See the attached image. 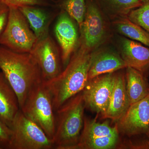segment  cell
I'll return each instance as SVG.
<instances>
[{
  "instance_id": "cell-1",
  "label": "cell",
  "mask_w": 149,
  "mask_h": 149,
  "mask_svg": "<svg viewBox=\"0 0 149 149\" xmlns=\"http://www.w3.org/2000/svg\"><path fill=\"white\" fill-rule=\"evenodd\" d=\"M92 53L79 45L64 69L54 79L44 81L52 96L55 112L87 85Z\"/></svg>"
},
{
  "instance_id": "cell-2",
  "label": "cell",
  "mask_w": 149,
  "mask_h": 149,
  "mask_svg": "<svg viewBox=\"0 0 149 149\" xmlns=\"http://www.w3.org/2000/svg\"><path fill=\"white\" fill-rule=\"evenodd\" d=\"M0 69L16 93L21 109L31 89L43 81L40 67L30 53L15 52L1 45Z\"/></svg>"
},
{
  "instance_id": "cell-3",
  "label": "cell",
  "mask_w": 149,
  "mask_h": 149,
  "mask_svg": "<svg viewBox=\"0 0 149 149\" xmlns=\"http://www.w3.org/2000/svg\"><path fill=\"white\" fill-rule=\"evenodd\" d=\"M85 107L82 92L56 111V128L53 139L57 149H73L78 143L84 123Z\"/></svg>"
},
{
  "instance_id": "cell-4",
  "label": "cell",
  "mask_w": 149,
  "mask_h": 149,
  "mask_svg": "<svg viewBox=\"0 0 149 149\" xmlns=\"http://www.w3.org/2000/svg\"><path fill=\"white\" fill-rule=\"evenodd\" d=\"M20 109L25 116L39 125L49 138L53 139L56 116L52 96L43 80L31 89Z\"/></svg>"
},
{
  "instance_id": "cell-5",
  "label": "cell",
  "mask_w": 149,
  "mask_h": 149,
  "mask_svg": "<svg viewBox=\"0 0 149 149\" xmlns=\"http://www.w3.org/2000/svg\"><path fill=\"white\" fill-rule=\"evenodd\" d=\"M8 149H50L54 148L52 139L40 126L24 115L21 109L15 116L10 128Z\"/></svg>"
},
{
  "instance_id": "cell-6",
  "label": "cell",
  "mask_w": 149,
  "mask_h": 149,
  "mask_svg": "<svg viewBox=\"0 0 149 149\" xmlns=\"http://www.w3.org/2000/svg\"><path fill=\"white\" fill-rule=\"evenodd\" d=\"M37 41L28 21L18 7H9L8 21L0 45L19 53H30Z\"/></svg>"
},
{
  "instance_id": "cell-7",
  "label": "cell",
  "mask_w": 149,
  "mask_h": 149,
  "mask_svg": "<svg viewBox=\"0 0 149 149\" xmlns=\"http://www.w3.org/2000/svg\"><path fill=\"white\" fill-rule=\"evenodd\" d=\"M85 18L80 30L79 45L93 52L106 41L109 27L104 14L93 0H86Z\"/></svg>"
},
{
  "instance_id": "cell-8",
  "label": "cell",
  "mask_w": 149,
  "mask_h": 149,
  "mask_svg": "<svg viewBox=\"0 0 149 149\" xmlns=\"http://www.w3.org/2000/svg\"><path fill=\"white\" fill-rule=\"evenodd\" d=\"M117 123L113 126L108 120L103 123L84 118L79 141L73 149H111L116 147L119 140Z\"/></svg>"
},
{
  "instance_id": "cell-9",
  "label": "cell",
  "mask_w": 149,
  "mask_h": 149,
  "mask_svg": "<svg viewBox=\"0 0 149 149\" xmlns=\"http://www.w3.org/2000/svg\"><path fill=\"white\" fill-rule=\"evenodd\" d=\"M115 72L101 74L88 80L82 91L85 107L102 116L104 114L112 93Z\"/></svg>"
},
{
  "instance_id": "cell-10",
  "label": "cell",
  "mask_w": 149,
  "mask_h": 149,
  "mask_svg": "<svg viewBox=\"0 0 149 149\" xmlns=\"http://www.w3.org/2000/svg\"><path fill=\"white\" fill-rule=\"evenodd\" d=\"M30 53L40 67L43 81L52 80L61 72V52L49 35L37 40Z\"/></svg>"
},
{
  "instance_id": "cell-11",
  "label": "cell",
  "mask_w": 149,
  "mask_h": 149,
  "mask_svg": "<svg viewBox=\"0 0 149 149\" xmlns=\"http://www.w3.org/2000/svg\"><path fill=\"white\" fill-rule=\"evenodd\" d=\"M116 123L119 132L126 136L146 134L149 128V95L130 105Z\"/></svg>"
},
{
  "instance_id": "cell-12",
  "label": "cell",
  "mask_w": 149,
  "mask_h": 149,
  "mask_svg": "<svg viewBox=\"0 0 149 149\" xmlns=\"http://www.w3.org/2000/svg\"><path fill=\"white\" fill-rule=\"evenodd\" d=\"M66 12L61 10L55 26L56 37L60 47L62 63L65 67L79 45L77 28Z\"/></svg>"
},
{
  "instance_id": "cell-13",
  "label": "cell",
  "mask_w": 149,
  "mask_h": 149,
  "mask_svg": "<svg viewBox=\"0 0 149 149\" xmlns=\"http://www.w3.org/2000/svg\"><path fill=\"white\" fill-rule=\"evenodd\" d=\"M126 67L120 54L109 49H97L91 54L88 80L105 73L116 72Z\"/></svg>"
},
{
  "instance_id": "cell-14",
  "label": "cell",
  "mask_w": 149,
  "mask_h": 149,
  "mask_svg": "<svg viewBox=\"0 0 149 149\" xmlns=\"http://www.w3.org/2000/svg\"><path fill=\"white\" fill-rule=\"evenodd\" d=\"M125 37L118 40L119 54L126 67L145 72L149 70V47Z\"/></svg>"
},
{
  "instance_id": "cell-15",
  "label": "cell",
  "mask_w": 149,
  "mask_h": 149,
  "mask_svg": "<svg viewBox=\"0 0 149 149\" xmlns=\"http://www.w3.org/2000/svg\"><path fill=\"white\" fill-rule=\"evenodd\" d=\"M126 89L125 75L121 72H115L113 89L108 107L102 116L117 122L130 106Z\"/></svg>"
},
{
  "instance_id": "cell-16",
  "label": "cell",
  "mask_w": 149,
  "mask_h": 149,
  "mask_svg": "<svg viewBox=\"0 0 149 149\" xmlns=\"http://www.w3.org/2000/svg\"><path fill=\"white\" fill-rule=\"evenodd\" d=\"M19 109L16 93L3 72H0V119L10 128Z\"/></svg>"
},
{
  "instance_id": "cell-17",
  "label": "cell",
  "mask_w": 149,
  "mask_h": 149,
  "mask_svg": "<svg viewBox=\"0 0 149 149\" xmlns=\"http://www.w3.org/2000/svg\"><path fill=\"white\" fill-rule=\"evenodd\" d=\"M125 68L126 91L131 105L149 95V84L145 73L130 67Z\"/></svg>"
},
{
  "instance_id": "cell-18",
  "label": "cell",
  "mask_w": 149,
  "mask_h": 149,
  "mask_svg": "<svg viewBox=\"0 0 149 149\" xmlns=\"http://www.w3.org/2000/svg\"><path fill=\"white\" fill-rule=\"evenodd\" d=\"M36 6H22L19 8L39 40L49 35L51 19L49 15L46 11Z\"/></svg>"
},
{
  "instance_id": "cell-19",
  "label": "cell",
  "mask_w": 149,
  "mask_h": 149,
  "mask_svg": "<svg viewBox=\"0 0 149 149\" xmlns=\"http://www.w3.org/2000/svg\"><path fill=\"white\" fill-rule=\"evenodd\" d=\"M112 21L113 26L118 33L149 47V32L131 21L128 17H120Z\"/></svg>"
},
{
  "instance_id": "cell-20",
  "label": "cell",
  "mask_w": 149,
  "mask_h": 149,
  "mask_svg": "<svg viewBox=\"0 0 149 149\" xmlns=\"http://www.w3.org/2000/svg\"><path fill=\"white\" fill-rule=\"evenodd\" d=\"M102 11L111 19L127 16L132 10L142 5L140 0H93Z\"/></svg>"
},
{
  "instance_id": "cell-21",
  "label": "cell",
  "mask_w": 149,
  "mask_h": 149,
  "mask_svg": "<svg viewBox=\"0 0 149 149\" xmlns=\"http://www.w3.org/2000/svg\"><path fill=\"white\" fill-rule=\"evenodd\" d=\"M58 5L77 22L80 29L85 18L86 0H58Z\"/></svg>"
},
{
  "instance_id": "cell-22",
  "label": "cell",
  "mask_w": 149,
  "mask_h": 149,
  "mask_svg": "<svg viewBox=\"0 0 149 149\" xmlns=\"http://www.w3.org/2000/svg\"><path fill=\"white\" fill-rule=\"evenodd\" d=\"M127 17L131 21L149 33V0L143 2L139 7L132 10Z\"/></svg>"
},
{
  "instance_id": "cell-23",
  "label": "cell",
  "mask_w": 149,
  "mask_h": 149,
  "mask_svg": "<svg viewBox=\"0 0 149 149\" xmlns=\"http://www.w3.org/2000/svg\"><path fill=\"white\" fill-rule=\"evenodd\" d=\"M11 134L10 128L0 119V149H8Z\"/></svg>"
},
{
  "instance_id": "cell-24",
  "label": "cell",
  "mask_w": 149,
  "mask_h": 149,
  "mask_svg": "<svg viewBox=\"0 0 149 149\" xmlns=\"http://www.w3.org/2000/svg\"><path fill=\"white\" fill-rule=\"evenodd\" d=\"M9 7L0 2V38L5 29L8 21Z\"/></svg>"
},
{
  "instance_id": "cell-25",
  "label": "cell",
  "mask_w": 149,
  "mask_h": 149,
  "mask_svg": "<svg viewBox=\"0 0 149 149\" xmlns=\"http://www.w3.org/2000/svg\"><path fill=\"white\" fill-rule=\"evenodd\" d=\"M9 7L19 8L24 6H38L41 3V0H0Z\"/></svg>"
},
{
  "instance_id": "cell-26",
  "label": "cell",
  "mask_w": 149,
  "mask_h": 149,
  "mask_svg": "<svg viewBox=\"0 0 149 149\" xmlns=\"http://www.w3.org/2000/svg\"><path fill=\"white\" fill-rule=\"evenodd\" d=\"M146 134L147 136H148V138L149 139V128L148 129V132H147V133H146Z\"/></svg>"
},
{
  "instance_id": "cell-27",
  "label": "cell",
  "mask_w": 149,
  "mask_h": 149,
  "mask_svg": "<svg viewBox=\"0 0 149 149\" xmlns=\"http://www.w3.org/2000/svg\"><path fill=\"white\" fill-rule=\"evenodd\" d=\"M140 1H141L142 2H144L146 1H147V0H140Z\"/></svg>"
},
{
  "instance_id": "cell-28",
  "label": "cell",
  "mask_w": 149,
  "mask_h": 149,
  "mask_svg": "<svg viewBox=\"0 0 149 149\" xmlns=\"http://www.w3.org/2000/svg\"></svg>"
}]
</instances>
